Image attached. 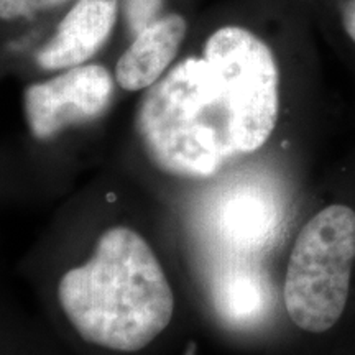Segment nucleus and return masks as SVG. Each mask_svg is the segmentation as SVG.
Instances as JSON below:
<instances>
[{
	"label": "nucleus",
	"mask_w": 355,
	"mask_h": 355,
	"mask_svg": "<svg viewBox=\"0 0 355 355\" xmlns=\"http://www.w3.org/2000/svg\"><path fill=\"white\" fill-rule=\"evenodd\" d=\"M279 117V66L254 30H214L189 56L145 89L135 127L146 157L178 178L212 176L230 158L260 150Z\"/></svg>",
	"instance_id": "1"
},
{
	"label": "nucleus",
	"mask_w": 355,
	"mask_h": 355,
	"mask_svg": "<svg viewBox=\"0 0 355 355\" xmlns=\"http://www.w3.org/2000/svg\"><path fill=\"white\" fill-rule=\"evenodd\" d=\"M58 300L86 343L137 352L166 329L175 295L148 242L128 227L101 235L86 263L60 279Z\"/></svg>",
	"instance_id": "2"
},
{
	"label": "nucleus",
	"mask_w": 355,
	"mask_h": 355,
	"mask_svg": "<svg viewBox=\"0 0 355 355\" xmlns=\"http://www.w3.org/2000/svg\"><path fill=\"white\" fill-rule=\"evenodd\" d=\"M355 261V211L331 204L306 222L288 260L283 300L300 329L321 334L347 306Z\"/></svg>",
	"instance_id": "3"
},
{
	"label": "nucleus",
	"mask_w": 355,
	"mask_h": 355,
	"mask_svg": "<svg viewBox=\"0 0 355 355\" xmlns=\"http://www.w3.org/2000/svg\"><path fill=\"white\" fill-rule=\"evenodd\" d=\"M114 96V79L101 64L66 69L50 81L25 89L24 107L35 139L48 140L64 128L94 121Z\"/></svg>",
	"instance_id": "4"
},
{
	"label": "nucleus",
	"mask_w": 355,
	"mask_h": 355,
	"mask_svg": "<svg viewBox=\"0 0 355 355\" xmlns=\"http://www.w3.org/2000/svg\"><path fill=\"white\" fill-rule=\"evenodd\" d=\"M117 15L119 0H78L38 51V66L56 71L86 64L109 40Z\"/></svg>",
	"instance_id": "5"
},
{
	"label": "nucleus",
	"mask_w": 355,
	"mask_h": 355,
	"mask_svg": "<svg viewBox=\"0 0 355 355\" xmlns=\"http://www.w3.org/2000/svg\"><path fill=\"white\" fill-rule=\"evenodd\" d=\"M186 20L171 13L133 38L115 66V81L125 91L148 89L170 68L186 37Z\"/></svg>",
	"instance_id": "6"
},
{
	"label": "nucleus",
	"mask_w": 355,
	"mask_h": 355,
	"mask_svg": "<svg viewBox=\"0 0 355 355\" xmlns=\"http://www.w3.org/2000/svg\"><path fill=\"white\" fill-rule=\"evenodd\" d=\"M324 30L355 50V0H321Z\"/></svg>",
	"instance_id": "7"
},
{
	"label": "nucleus",
	"mask_w": 355,
	"mask_h": 355,
	"mask_svg": "<svg viewBox=\"0 0 355 355\" xmlns=\"http://www.w3.org/2000/svg\"><path fill=\"white\" fill-rule=\"evenodd\" d=\"M165 0H119L128 32L137 37L145 28L155 24L159 17Z\"/></svg>",
	"instance_id": "8"
},
{
	"label": "nucleus",
	"mask_w": 355,
	"mask_h": 355,
	"mask_svg": "<svg viewBox=\"0 0 355 355\" xmlns=\"http://www.w3.org/2000/svg\"><path fill=\"white\" fill-rule=\"evenodd\" d=\"M68 0H0V20L30 17L44 8H51Z\"/></svg>",
	"instance_id": "9"
}]
</instances>
